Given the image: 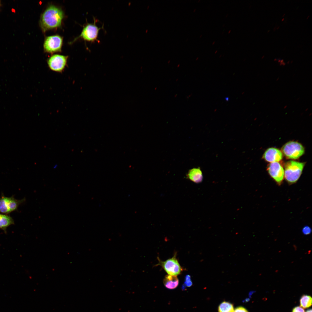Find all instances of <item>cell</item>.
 <instances>
[{
	"mask_svg": "<svg viewBox=\"0 0 312 312\" xmlns=\"http://www.w3.org/2000/svg\"><path fill=\"white\" fill-rule=\"evenodd\" d=\"M187 176L190 180L196 183L201 182L203 179L202 172L199 167L190 170L188 172Z\"/></svg>",
	"mask_w": 312,
	"mask_h": 312,
	"instance_id": "11",
	"label": "cell"
},
{
	"mask_svg": "<svg viewBox=\"0 0 312 312\" xmlns=\"http://www.w3.org/2000/svg\"><path fill=\"white\" fill-rule=\"evenodd\" d=\"M68 57L67 56L58 54L52 55L47 60L49 68L54 72H62L66 65Z\"/></svg>",
	"mask_w": 312,
	"mask_h": 312,
	"instance_id": "6",
	"label": "cell"
},
{
	"mask_svg": "<svg viewBox=\"0 0 312 312\" xmlns=\"http://www.w3.org/2000/svg\"><path fill=\"white\" fill-rule=\"evenodd\" d=\"M282 151L287 158L296 159L304 154V149L302 145L299 142L290 141L283 146Z\"/></svg>",
	"mask_w": 312,
	"mask_h": 312,
	"instance_id": "4",
	"label": "cell"
},
{
	"mask_svg": "<svg viewBox=\"0 0 312 312\" xmlns=\"http://www.w3.org/2000/svg\"><path fill=\"white\" fill-rule=\"evenodd\" d=\"M25 200H17L13 197L2 196L0 198V212L7 214L15 210Z\"/></svg>",
	"mask_w": 312,
	"mask_h": 312,
	"instance_id": "7",
	"label": "cell"
},
{
	"mask_svg": "<svg viewBox=\"0 0 312 312\" xmlns=\"http://www.w3.org/2000/svg\"><path fill=\"white\" fill-rule=\"evenodd\" d=\"M231 30H229V31H228V33L229 34H230V33L231 32Z\"/></svg>",
	"mask_w": 312,
	"mask_h": 312,
	"instance_id": "22",
	"label": "cell"
},
{
	"mask_svg": "<svg viewBox=\"0 0 312 312\" xmlns=\"http://www.w3.org/2000/svg\"><path fill=\"white\" fill-rule=\"evenodd\" d=\"M62 41V38L58 35L47 37L44 41V49L46 51L49 53L60 51Z\"/></svg>",
	"mask_w": 312,
	"mask_h": 312,
	"instance_id": "8",
	"label": "cell"
},
{
	"mask_svg": "<svg viewBox=\"0 0 312 312\" xmlns=\"http://www.w3.org/2000/svg\"><path fill=\"white\" fill-rule=\"evenodd\" d=\"M228 14H226V17H227V16H228Z\"/></svg>",
	"mask_w": 312,
	"mask_h": 312,
	"instance_id": "25",
	"label": "cell"
},
{
	"mask_svg": "<svg viewBox=\"0 0 312 312\" xmlns=\"http://www.w3.org/2000/svg\"><path fill=\"white\" fill-rule=\"evenodd\" d=\"M312 299L311 297L307 295H303L300 300V304L301 307L304 308H308L312 305Z\"/></svg>",
	"mask_w": 312,
	"mask_h": 312,
	"instance_id": "15",
	"label": "cell"
},
{
	"mask_svg": "<svg viewBox=\"0 0 312 312\" xmlns=\"http://www.w3.org/2000/svg\"><path fill=\"white\" fill-rule=\"evenodd\" d=\"M163 283L166 287L169 289L176 288L178 286L179 281L177 276L167 275L164 279Z\"/></svg>",
	"mask_w": 312,
	"mask_h": 312,
	"instance_id": "12",
	"label": "cell"
},
{
	"mask_svg": "<svg viewBox=\"0 0 312 312\" xmlns=\"http://www.w3.org/2000/svg\"><path fill=\"white\" fill-rule=\"evenodd\" d=\"M192 283L191 280V276L189 275H186L185 277V281L182 286V289H184L186 287L191 286Z\"/></svg>",
	"mask_w": 312,
	"mask_h": 312,
	"instance_id": "16",
	"label": "cell"
},
{
	"mask_svg": "<svg viewBox=\"0 0 312 312\" xmlns=\"http://www.w3.org/2000/svg\"><path fill=\"white\" fill-rule=\"evenodd\" d=\"M202 35H200V38H201V37H202Z\"/></svg>",
	"mask_w": 312,
	"mask_h": 312,
	"instance_id": "26",
	"label": "cell"
},
{
	"mask_svg": "<svg viewBox=\"0 0 312 312\" xmlns=\"http://www.w3.org/2000/svg\"><path fill=\"white\" fill-rule=\"evenodd\" d=\"M306 312H312V310L311 309H309L307 310Z\"/></svg>",
	"mask_w": 312,
	"mask_h": 312,
	"instance_id": "20",
	"label": "cell"
},
{
	"mask_svg": "<svg viewBox=\"0 0 312 312\" xmlns=\"http://www.w3.org/2000/svg\"><path fill=\"white\" fill-rule=\"evenodd\" d=\"M14 224V221L11 217L0 214V228L6 232L7 228Z\"/></svg>",
	"mask_w": 312,
	"mask_h": 312,
	"instance_id": "13",
	"label": "cell"
},
{
	"mask_svg": "<svg viewBox=\"0 0 312 312\" xmlns=\"http://www.w3.org/2000/svg\"></svg>",
	"mask_w": 312,
	"mask_h": 312,
	"instance_id": "29",
	"label": "cell"
},
{
	"mask_svg": "<svg viewBox=\"0 0 312 312\" xmlns=\"http://www.w3.org/2000/svg\"><path fill=\"white\" fill-rule=\"evenodd\" d=\"M263 157L266 161L271 163L278 162L282 159L283 154L279 149L271 148H268L265 151Z\"/></svg>",
	"mask_w": 312,
	"mask_h": 312,
	"instance_id": "10",
	"label": "cell"
},
{
	"mask_svg": "<svg viewBox=\"0 0 312 312\" xmlns=\"http://www.w3.org/2000/svg\"><path fill=\"white\" fill-rule=\"evenodd\" d=\"M292 312H305L304 309L301 307L297 306L294 307Z\"/></svg>",
	"mask_w": 312,
	"mask_h": 312,
	"instance_id": "18",
	"label": "cell"
},
{
	"mask_svg": "<svg viewBox=\"0 0 312 312\" xmlns=\"http://www.w3.org/2000/svg\"><path fill=\"white\" fill-rule=\"evenodd\" d=\"M200 1V0H199V1H198V2H199Z\"/></svg>",
	"mask_w": 312,
	"mask_h": 312,
	"instance_id": "28",
	"label": "cell"
},
{
	"mask_svg": "<svg viewBox=\"0 0 312 312\" xmlns=\"http://www.w3.org/2000/svg\"><path fill=\"white\" fill-rule=\"evenodd\" d=\"M57 166V165L55 164L53 167L54 168H56Z\"/></svg>",
	"mask_w": 312,
	"mask_h": 312,
	"instance_id": "21",
	"label": "cell"
},
{
	"mask_svg": "<svg viewBox=\"0 0 312 312\" xmlns=\"http://www.w3.org/2000/svg\"><path fill=\"white\" fill-rule=\"evenodd\" d=\"M223 25V26H222V27H224V26H225V24H223V25Z\"/></svg>",
	"mask_w": 312,
	"mask_h": 312,
	"instance_id": "27",
	"label": "cell"
},
{
	"mask_svg": "<svg viewBox=\"0 0 312 312\" xmlns=\"http://www.w3.org/2000/svg\"><path fill=\"white\" fill-rule=\"evenodd\" d=\"M234 310L233 304L226 302H222L218 307L219 312H234Z\"/></svg>",
	"mask_w": 312,
	"mask_h": 312,
	"instance_id": "14",
	"label": "cell"
},
{
	"mask_svg": "<svg viewBox=\"0 0 312 312\" xmlns=\"http://www.w3.org/2000/svg\"><path fill=\"white\" fill-rule=\"evenodd\" d=\"M217 52H218V50H216V51H215V53H215V54H216V53H217Z\"/></svg>",
	"mask_w": 312,
	"mask_h": 312,
	"instance_id": "24",
	"label": "cell"
},
{
	"mask_svg": "<svg viewBox=\"0 0 312 312\" xmlns=\"http://www.w3.org/2000/svg\"><path fill=\"white\" fill-rule=\"evenodd\" d=\"M234 312H248V311L244 308L239 307H237L234 310Z\"/></svg>",
	"mask_w": 312,
	"mask_h": 312,
	"instance_id": "19",
	"label": "cell"
},
{
	"mask_svg": "<svg viewBox=\"0 0 312 312\" xmlns=\"http://www.w3.org/2000/svg\"><path fill=\"white\" fill-rule=\"evenodd\" d=\"M302 233L305 235H308L311 233V229L310 227L307 226H304L302 229Z\"/></svg>",
	"mask_w": 312,
	"mask_h": 312,
	"instance_id": "17",
	"label": "cell"
},
{
	"mask_svg": "<svg viewBox=\"0 0 312 312\" xmlns=\"http://www.w3.org/2000/svg\"><path fill=\"white\" fill-rule=\"evenodd\" d=\"M305 164V163L292 160L287 161L285 164L284 177L288 183L293 184L298 180Z\"/></svg>",
	"mask_w": 312,
	"mask_h": 312,
	"instance_id": "2",
	"label": "cell"
},
{
	"mask_svg": "<svg viewBox=\"0 0 312 312\" xmlns=\"http://www.w3.org/2000/svg\"><path fill=\"white\" fill-rule=\"evenodd\" d=\"M94 22L92 23H87L83 26L81 34L77 38H81L85 41L93 43L96 41L99 43L98 36L99 31L103 29V25L101 27H98L96 25L97 20L94 17Z\"/></svg>",
	"mask_w": 312,
	"mask_h": 312,
	"instance_id": "3",
	"label": "cell"
},
{
	"mask_svg": "<svg viewBox=\"0 0 312 312\" xmlns=\"http://www.w3.org/2000/svg\"><path fill=\"white\" fill-rule=\"evenodd\" d=\"M157 265L161 266L168 274L177 276L181 274L183 268L176 258V254L171 258L162 261L158 258Z\"/></svg>",
	"mask_w": 312,
	"mask_h": 312,
	"instance_id": "5",
	"label": "cell"
},
{
	"mask_svg": "<svg viewBox=\"0 0 312 312\" xmlns=\"http://www.w3.org/2000/svg\"><path fill=\"white\" fill-rule=\"evenodd\" d=\"M267 170L271 177L278 185H281L284 177V170L281 165L278 162L271 163Z\"/></svg>",
	"mask_w": 312,
	"mask_h": 312,
	"instance_id": "9",
	"label": "cell"
},
{
	"mask_svg": "<svg viewBox=\"0 0 312 312\" xmlns=\"http://www.w3.org/2000/svg\"><path fill=\"white\" fill-rule=\"evenodd\" d=\"M64 17L62 10L54 5L48 7L42 14L40 25L44 31L57 28L61 24Z\"/></svg>",
	"mask_w": 312,
	"mask_h": 312,
	"instance_id": "1",
	"label": "cell"
},
{
	"mask_svg": "<svg viewBox=\"0 0 312 312\" xmlns=\"http://www.w3.org/2000/svg\"><path fill=\"white\" fill-rule=\"evenodd\" d=\"M215 41H213V43H212V44L213 45H214V44H215Z\"/></svg>",
	"mask_w": 312,
	"mask_h": 312,
	"instance_id": "23",
	"label": "cell"
}]
</instances>
